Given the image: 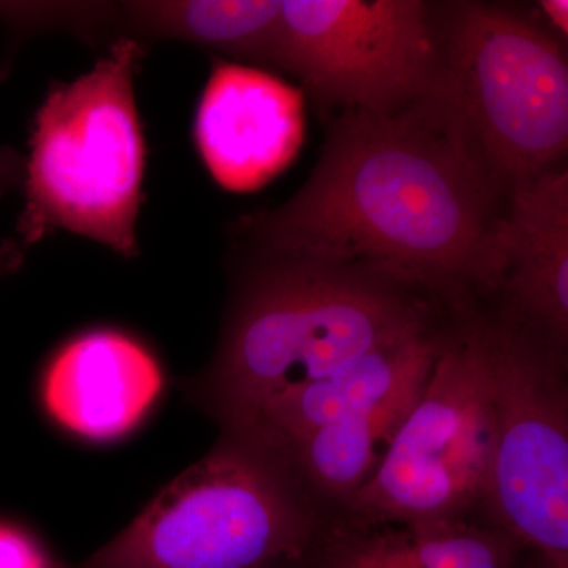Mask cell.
Returning a JSON list of instances; mask_svg holds the SVG:
<instances>
[{"label":"cell","instance_id":"1","mask_svg":"<svg viewBox=\"0 0 568 568\" xmlns=\"http://www.w3.org/2000/svg\"><path fill=\"white\" fill-rule=\"evenodd\" d=\"M507 201L444 88L396 114L325 119L323 151L304 185L274 211L235 220L231 237L376 265L473 310L499 284Z\"/></svg>","mask_w":568,"mask_h":568},{"label":"cell","instance_id":"2","mask_svg":"<svg viewBox=\"0 0 568 568\" xmlns=\"http://www.w3.org/2000/svg\"><path fill=\"white\" fill-rule=\"evenodd\" d=\"M234 246L219 345L183 381L186 402L220 432L275 396L470 312L376 265Z\"/></svg>","mask_w":568,"mask_h":568},{"label":"cell","instance_id":"3","mask_svg":"<svg viewBox=\"0 0 568 568\" xmlns=\"http://www.w3.org/2000/svg\"><path fill=\"white\" fill-rule=\"evenodd\" d=\"M148 52L136 41H115L91 70L44 95L33 115L14 235L26 250L65 231L125 260L140 256L148 148L134 81Z\"/></svg>","mask_w":568,"mask_h":568},{"label":"cell","instance_id":"4","mask_svg":"<svg viewBox=\"0 0 568 568\" xmlns=\"http://www.w3.org/2000/svg\"><path fill=\"white\" fill-rule=\"evenodd\" d=\"M446 91L478 159L507 196L566 168V44L518 7L435 3Z\"/></svg>","mask_w":568,"mask_h":568},{"label":"cell","instance_id":"5","mask_svg":"<svg viewBox=\"0 0 568 568\" xmlns=\"http://www.w3.org/2000/svg\"><path fill=\"white\" fill-rule=\"evenodd\" d=\"M321 523L278 459L220 433L129 528L74 568H263L306 560Z\"/></svg>","mask_w":568,"mask_h":568},{"label":"cell","instance_id":"6","mask_svg":"<svg viewBox=\"0 0 568 568\" xmlns=\"http://www.w3.org/2000/svg\"><path fill=\"white\" fill-rule=\"evenodd\" d=\"M495 439L491 321L481 304L452 328L375 477L331 518L375 525L480 517Z\"/></svg>","mask_w":568,"mask_h":568},{"label":"cell","instance_id":"7","mask_svg":"<svg viewBox=\"0 0 568 568\" xmlns=\"http://www.w3.org/2000/svg\"><path fill=\"white\" fill-rule=\"evenodd\" d=\"M491 321L496 439L480 517L568 567V353L499 306Z\"/></svg>","mask_w":568,"mask_h":568},{"label":"cell","instance_id":"8","mask_svg":"<svg viewBox=\"0 0 568 568\" xmlns=\"http://www.w3.org/2000/svg\"><path fill=\"white\" fill-rule=\"evenodd\" d=\"M272 70L301 82L321 118L396 114L446 88L435 3L284 0Z\"/></svg>","mask_w":568,"mask_h":568},{"label":"cell","instance_id":"9","mask_svg":"<svg viewBox=\"0 0 568 568\" xmlns=\"http://www.w3.org/2000/svg\"><path fill=\"white\" fill-rule=\"evenodd\" d=\"M193 138L213 181L230 192H253L286 170L301 149V92L268 71L213 58Z\"/></svg>","mask_w":568,"mask_h":568},{"label":"cell","instance_id":"10","mask_svg":"<svg viewBox=\"0 0 568 568\" xmlns=\"http://www.w3.org/2000/svg\"><path fill=\"white\" fill-rule=\"evenodd\" d=\"M163 369L151 347L115 327H93L55 349L41 399L71 435L111 443L132 433L162 394Z\"/></svg>","mask_w":568,"mask_h":568},{"label":"cell","instance_id":"11","mask_svg":"<svg viewBox=\"0 0 568 568\" xmlns=\"http://www.w3.org/2000/svg\"><path fill=\"white\" fill-rule=\"evenodd\" d=\"M499 246L503 267L489 304L568 353L567 166L510 193Z\"/></svg>","mask_w":568,"mask_h":568},{"label":"cell","instance_id":"12","mask_svg":"<svg viewBox=\"0 0 568 568\" xmlns=\"http://www.w3.org/2000/svg\"><path fill=\"white\" fill-rule=\"evenodd\" d=\"M462 316L433 331L373 351L334 375L275 396L234 428L220 433L253 444L267 454H283L358 407L425 379Z\"/></svg>","mask_w":568,"mask_h":568},{"label":"cell","instance_id":"13","mask_svg":"<svg viewBox=\"0 0 568 568\" xmlns=\"http://www.w3.org/2000/svg\"><path fill=\"white\" fill-rule=\"evenodd\" d=\"M521 547L481 517L432 523H321L310 568H508Z\"/></svg>","mask_w":568,"mask_h":568},{"label":"cell","instance_id":"14","mask_svg":"<svg viewBox=\"0 0 568 568\" xmlns=\"http://www.w3.org/2000/svg\"><path fill=\"white\" fill-rule=\"evenodd\" d=\"M428 376L323 426L283 454L272 455L321 518L339 514L375 477Z\"/></svg>","mask_w":568,"mask_h":568},{"label":"cell","instance_id":"15","mask_svg":"<svg viewBox=\"0 0 568 568\" xmlns=\"http://www.w3.org/2000/svg\"><path fill=\"white\" fill-rule=\"evenodd\" d=\"M0 568H61L28 530L0 521Z\"/></svg>","mask_w":568,"mask_h":568},{"label":"cell","instance_id":"16","mask_svg":"<svg viewBox=\"0 0 568 568\" xmlns=\"http://www.w3.org/2000/svg\"><path fill=\"white\" fill-rule=\"evenodd\" d=\"M24 170V155L10 145L0 148V200H3L13 190L21 189Z\"/></svg>","mask_w":568,"mask_h":568},{"label":"cell","instance_id":"17","mask_svg":"<svg viewBox=\"0 0 568 568\" xmlns=\"http://www.w3.org/2000/svg\"><path fill=\"white\" fill-rule=\"evenodd\" d=\"M26 252L17 237H7L0 242V278L17 274L24 265Z\"/></svg>","mask_w":568,"mask_h":568},{"label":"cell","instance_id":"18","mask_svg":"<svg viewBox=\"0 0 568 568\" xmlns=\"http://www.w3.org/2000/svg\"><path fill=\"white\" fill-rule=\"evenodd\" d=\"M538 9L544 13L545 20H547V28L549 31L558 36L560 40H567L568 31V2L567 0H545V2L538 3Z\"/></svg>","mask_w":568,"mask_h":568},{"label":"cell","instance_id":"19","mask_svg":"<svg viewBox=\"0 0 568 568\" xmlns=\"http://www.w3.org/2000/svg\"><path fill=\"white\" fill-rule=\"evenodd\" d=\"M508 568H568L560 566L548 556L541 555V552L534 551V549H521L515 558L511 566Z\"/></svg>","mask_w":568,"mask_h":568},{"label":"cell","instance_id":"20","mask_svg":"<svg viewBox=\"0 0 568 568\" xmlns=\"http://www.w3.org/2000/svg\"><path fill=\"white\" fill-rule=\"evenodd\" d=\"M263 568H310L305 559H282Z\"/></svg>","mask_w":568,"mask_h":568}]
</instances>
